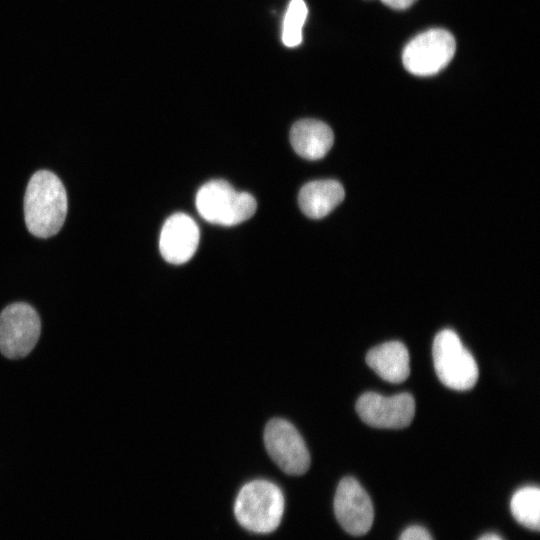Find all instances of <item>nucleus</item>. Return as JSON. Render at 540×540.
I'll return each mask as SVG.
<instances>
[{
    "label": "nucleus",
    "instance_id": "f257e3e1",
    "mask_svg": "<svg viewBox=\"0 0 540 540\" xmlns=\"http://www.w3.org/2000/svg\"><path fill=\"white\" fill-rule=\"evenodd\" d=\"M67 214L66 190L50 171L36 172L30 179L24 197V215L29 232L40 238L55 235Z\"/></svg>",
    "mask_w": 540,
    "mask_h": 540
},
{
    "label": "nucleus",
    "instance_id": "f03ea898",
    "mask_svg": "<svg viewBox=\"0 0 540 540\" xmlns=\"http://www.w3.org/2000/svg\"><path fill=\"white\" fill-rule=\"evenodd\" d=\"M284 513L281 489L267 480L246 483L238 492L234 514L238 523L255 533H270L280 524Z\"/></svg>",
    "mask_w": 540,
    "mask_h": 540
},
{
    "label": "nucleus",
    "instance_id": "7ed1b4c3",
    "mask_svg": "<svg viewBox=\"0 0 540 540\" xmlns=\"http://www.w3.org/2000/svg\"><path fill=\"white\" fill-rule=\"evenodd\" d=\"M196 208L206 221L232 226L251 218L257 203L247 192L236 191L225 180H212L200 187L196 195Z\"/></svg>",
    "mask_w": 540,
    "mask_h": 540
},
{
    "label": "nucleus",
    "instance_id": "20e7f679",
    "mask_svg": "<svg viewBox=\"0 0 540 540\" xmlns=\"http://www.w3.org/2000/svg\"><path fill=\"white\" fill-rule=\"evenodd\" d=\"M432 355L435 372L443 385L457 391L474 387L479 375L477 363L453 330L437 333Z\"/></svg>",
    "mask_w": 540,
    "mask_h": 540
},
{
    "label": "nucleus",
    "instance_id": "39448f33",
    "mask_svg": "<svg viewBox=\"0 0 540 540\" xmlns=\"http://www.w3.org/2000/svg\"><path fill=\"white\" fill-rule=\"evenodd\" d=\"M456 50L453 35L434 28L418 34L404 48L402 62L405 69L416 76H431L444 69Z\"/></svg>",
    "mask_w": 540,
    "mask_h": 540
},
{
    "label": "nucleus",
    "instance_id": "423d86ee",
    "mask_svg": "<svg viewBox=\"0 0 540 540\" xmlns=\"http://www.w3.org/2000/svg\"><path fill=\"white\" fill-rule=\"evenodd\" d=\"M41 333V320L33 306L15 302L0 313V352L8 359L27 356Z\"/></svg>",
    "mask_w": 540,
    "mask_h": 540
},
{
    "label": "nucleus",
    "instance_id": "0eeeda50",
    "mask_svg": "<svg viewBox=\"0 0 540 540\" xmlns=\"http://www.w3.org/2000/svg\"><path fill=\"white\" fill-rule=\"evenodd\" d=\"M264 444L275 464L286 474L302 475L310 466V455L304 439L285 419H271L264 430Z\"/></svg>",
    "mask_w": 540,
    "mask_h": 540
},
{
    "label": "nucleus",
    "instance_id": "6e6552de",
    "mask_svg": "<svg viewBox=\"0 0 540 540\" xmlns=\"http://www.w3.org/2000/svg\"><path fill=\"white\" fill-rule=\"evenodd\" d=\"M356 411L369 426L400 429L413 420L415 401L411 394L405 392L393 396L367 392L357 400Z\"/></svg>",
    "mask_w": 540,
    "mask_h": 540
},
{
    "label": "nucleus",
    "instance_id": "1a4fd4ad",
    "mask_svg": "<svg viewBox=\"0 0 540 540\" xmlns=\"http://www.w3.org/2000/svg\"><path fill=\"white\" fill-rule=\"evenodd\" d=\"M334 512L342 528L354 536L366 534L373 524L372 501L353 477H345L339 482L334 497Z\"/></svg>",
    "mask_w": 540,
    "mask_h": 540
},
{
    "label": "nucleus",
    "instance_id": "9d476101",
    "mask_svg": "<svg viewBox=\"0 0 540 540\" xmlns=\"http://www.w3.org/2000/svg\"><path fill=\"white\" fill-rule=\"evenodd\" d=\"M199 243V228L188 215L176 213L164 223L159 239L162 257L171 264L190 260Z\"/></svg>",
    "mask_w": 540,
    "mask_h": 540
},
{
    "label": "nucleus",
    "instance_id": "9b49d317",
    "mask_svg": "<svg viewBox=\"0 0 540 540\" xmlns=\"http://www.w3.org/2000/svg\"><path fill=\"white\" fill-rule=\"evenodd\" d=\"M334 136L331 128L322 121L303 119L290 131V142L295 152L308 160L323 158L331 149Z\"/></svg>",
    "mask_w": 540,
    "mask_h": 540
},
{
    "label": "nucleus",
    "instance_id": "f8f14e48",
    "mask_svg": "<svg viewBox=\"0 0 540 540\" xmlns=\"http://www.w3.org/2000/svg\"><path fill=\"white\" fill-rule=\"evenodd\" d=\"M368 366L382 379L401 383L410 374V357L406 346L399 341H389L368 351Z\"/></svg>",
    "mask_w": 540,
    "mask_h": 540
},
{
    "label": "nucleus",
    "instance_id": "ddd939ff",
    "mask_svg": "<svg viewBox=\"0 0 540 540\" xmlns=\"http://www.w3.org/2000/svg\"><path fill=\"white\" fill-rule=\"evenodd\" d=\"M344 188L336 180H317L305 184L298 196L302 212L309 218L328 215L344 199Z\"/></svg>",
    "mask_w": 540,
    "mask_h": 540
},
{
    "label": "nucleus",
    "instance_id": "4468645a",
    "mask_svg": "<svg viewBox=\"0 0 540 540\" xmlns=\"http://www.w3.org/2000/svg\"><path fill=\"white\" fill-rule=\"evenodd\" d=\"M510 510L522 526L538 531L540 528V490L536 486L518 489L510 501Z\"/></svg>",
    "mask_w": 540,
    "mask_h": 540
},
{
    "label": "nucleus",
    "instance_id": "2eb2a0df",
    "mask_svg": "<svg viewBox=\"0 0 540 540\" xmlns=\"http://www.w3.org/2000/svg\"><path fill=\"white\" fill-rule=\"evenodd\" d=\"M308 9L304 0H291L283 20L282 41L287 47H296L302 42V27Z\"/></svg>",
    "mask_w": 540,
    "mask_h": 540
},
{
    "label": "nucleus",
    "instance_id": "dca6fc26",
    "mask_svg": "<svg viewBox=\"0 0 540 540\" xmlns=\"http://www.w3.org/2000/svg\"><path fill=\"white\" fill-rule=\"evenodd\" d=\"M399 540H433L429 532L417 525L406 528L400 535Z\"/></svg>",
    "mask_w": 540,
    "mask_h": 540
},
{
    "label": "nucleus",
    "instance_id": "f3484780",
    "mask_svg": "<svg viewBox=\"0 0 540 540\" xmlns=\"http://www.w3.org/2000/svg\"><path fill=\"white\" fill-rule=\"evenodd\" d=\"M386 6L396 9L403 10L409 8L416 0H381Z\"/></svg>",
    "mask_w": 540,
    "mask_h": 540
},
{
    "label": "nucleus",
    "instance_id": "a211bd4d",
    "mask_svg": "<svg viewBox=\"0 0 540 540\" xmlns=\"http://www.w3.org/2000/svg\"><path fill=\"white\" fill-rule=\"evenodd\" d=\"M478 540H503V539L497 534L488 533L481 536Z\"/></svg>",
    "mask_w": 540,
    "mask_h": 540
}]
</instances>
